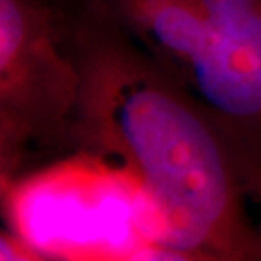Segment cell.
Wrapping results in <instances>:
<instances>
[{"mask_svg":"<svg viewBox=\"0 0 261 261\" xmlns=\"http://www.w3.org/2000/svg\"><path fill=\"white\" fill-rule=\"evenodd\" d=\"M82 75L71 148L119 161L184 259L258 261L254 180L222 126L119 25L83 0H53Z\"/></svg>","mask_w":261,"mask_h":261,"instance_id":"obj_1","label":"cell"},{"mask_svg":"<svg viewBox=\"0 0 261 261\" xmlns=\"http://www.w3.org/2000/svg\"><path fill=\"white\" fill-rule=\"evenodd\" d=\"M112 19L234 141L261 197V0H83Z\"/></svg>","mask_w":261,"mask_h":261,"instance_id":"obj_2","label":"cell"},{"mask_svg":"<svg viewBox=\"0 0 261 261\" xmlns=\"http://www.w3.org/2000/svg\"><path fill=\"white\" fill-rule=\"evenodd\" d=\"M82 75L53 0H0V173L71 143Z\"/></svg>","mask_w":261,"mask_h":261,"instance_id":"obj_3","label":"cell"},{"mask_svg":"<svg viewBox=\"0 0 261 261\" xmlns=\"http://www.w3.org/2000/svg\"><path fill=\"white\" fill-rule=\"evenodd\" d=\"M2 259H41V256H36L34 249L25 248L19 239H12L10 236L2 234Z\"/></svg>","mask_w":261,"mask_h":261,"instance_id":"obj_4","label":"cell"},{"mask_svg":"<svg viewBox=\"0 0 261 261\" xmlns=\"http://www.w3.org/2000/svg\"><path fill=\"white\" fill-rule=\"evenodd\" d=\"M258 203L261 205V197H259ZM256 236H258V261H261V217H259V221L256 222Z\"/></svg>","mask_w":261,"mask_h":261,"instance_id":"obj_5","label":"cell"}]
</instances>
